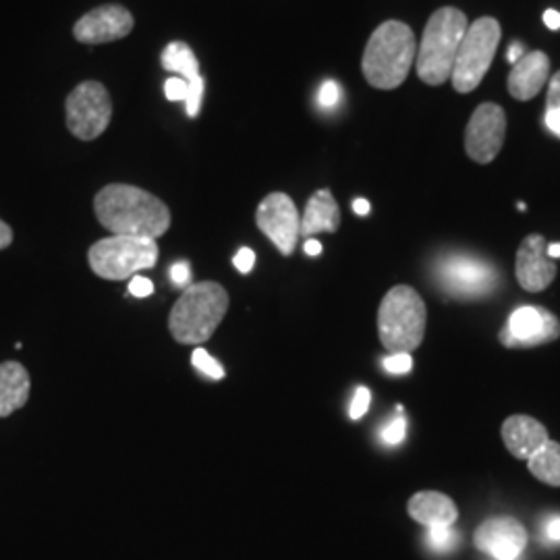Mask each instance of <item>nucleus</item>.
Here are the masks:
<instances>
[{"mask_svg":"<svg viewBox=\"0 0 560 560\" xmlns=\"http://www.w3.org/2000/svg\"><path fill=\"white\" fill-rule=\"evenodd\" d=\"M94 210L113 235L159 240L171 229L168 206L136 185H106L94 198Z\"/></svg>","mask_w":560,"mask_h":560,"instance_id":"nucleus-1","label":"nucleus"},{"mask_svg":"<svg viewBox=\"0 0 560 560\" xmlns=\"http://www.w3.org/2000/svg\"><path fill=\"white\" fill-rule=\"evenodd\" d=\"M418 57L413 30L402 21H384L370 36L361 71L365 81L376 90H397L407 80Z\"/></svg>","mask_w":560,"mask_h":560,"instance_id":"nucleus-2","label":"nucleus"},{"mask_svg":"<svg viewBox=\"0 0 560 560\" xmlns=\"http://www.w3.org/2000/svg\"><path fill=\"white\" fill-rule=\"evenodd\" d=\"M229 312V293L214 280L189 284L175 301L168 330L180 345H201L214 335Z\"/></svg>","mask_w":560,"mask_h":560,"instance_id":"nucleus-3","label":"nucleus"},{"mask_svg":"<svg viewBox=\"0 0 560 560\" xmlns=\"http://www.w3.org/2000/svg\"><path fill=\"white\" fill-rule=\"evenodd\" d=\"M467 27V15L455 7H442L432 13V18L425 23L416 57V69L423 83L442 85L451 81L460 40Z\"/></svg>","mask_w":560,"mask_h":560,"instance_id":"nucleus-4","label":"nucleus"},{"mask_svg":"<svg viewBox=\"0 0 560 560\" xmlns=\"http://www.w3.org/2000/svg\"><path fill=\"white\" fill-rule=\"evenodd\" d=\"M428 312L420 293L407 284L393 287L378 310V335L386 351L411 353L425 335Z\"/></svg>","mask_w":560,"mask_h":560,"instance_id":"nucleus-5","label":"nucleus"},{"mask_svg":"<svg viewBox=\"0 0 560 560\" xmlns=\"http://www.w3.org/2000/svg\"><path fill=\"white\" fill-rule=\"evenodd\" d=\"M159 243L148 237L113 235L94 243L88 252V261L94 275L106 280L133 279L141 270L159 264Z\"/></svg>","mask_w":560,"mask_h":560,"instance_id":"nucleus-6","label":"nucleus"},{"mask_svg":"<svg viewBox=\"0 0 560 560\" xmlns=\"http://www.w3.org/2000/svg\"><path fill=\"white\" fill-rule=\"evenodd\" d=\"M501 23L494 18H480L467 27L451 75L459 94L474 92L483 81L501 44Z\"/></svg>","mask_w":560,"mask_h":560,"instance_id":"nucleus-7","label":"nucleus"},{"mask_svg":"<svg viewBox=\"0 0 560 560\" xmlns=\"http://www.w3.org/2000/svg\"><path fill=\"white\" fill-rule=\"evenodd\" d=\"M67 129L81 141L98 140L113 119V101L101 81H81L65 102Z\"/></svg>","mask_w":560,"mask_h":560,"instance_id":"nucleus-8","label":"nucleus"},{"mask_svg":"<svg viewBox=\"0 0 560 560\" xmlns=\"http://www.w3.org/2000/svg\"><path fill=\"white\" fill-rule=\"evenodd\" d=\"M506 138L504 108L494 102L480 104L465 129V152L478 164H490L501 154Z\"/></svg>","mask_w":560,"mask_h":560,"instance_id":"nucleus-9","label":"nucleus"},{"mask_svg":"<svg viewBox=\"0 0 560 560\" xmlns=\"http://www.w3.org/2000/svg\"><path fill=\"white\" fill-rule=\"evenodd\" d=\"M559 337V318L546 307H538V305L517 307L509 316L506 326L499 335L502 345L509 349H532V347L548 345Z\"/></svg>","mask_w":560,"mask_h":560,"instance_id":"nucleus-10","label":"nucleus"},{"mask_svg":"<svg viewBox=\"0 0 560 560\" xmlns=\"http://www.w3.org/2000/svg\"><path fill=\"white\" fill-rule=\"evenodd\" d=\"M439 279L442 289L455 298H481L497 287V270L474 256L455 254L441 261Z\"/></svg>","mask_w":560,"mask_h":560,"instance_id":"nucleus-11","label":"nucleus"},{"mask_svg":"<svg viewBox=\"0 0 560 560\" xmlns=\"http://www.w3.org/2000/svg\"><path fill=\"white\" fill-rule=\"evenodd\" d=\"M256 224L275 243L282 256H291L300 240L301 217L295 201L287 194H268L256 210Z\"/></svg>","mask_w":560,"mask_h":560,"instance_id":"nucleus-12","label":"nucleus"},{"mask_svg":"<svg viewBox=\"0 0 560 560\" xmlns=\"http://www.w3.org/2000/svg\"><path fill=\"white\" fill-rule=\"evenodd\" d=\"M133 25V15L122 4H102L73 25V38L90 46L108 44L127 38Z\"/></svg>","mask_w":560,"mask_h":560,"instance_id":"nucleus-13","label":"nucleus"},{"mask_svg":"<svg viewBox=\"0 0 560 560\" xmlns=\"http://www.w3.org/2000/svg\"><path fill=\"white\" fill-rule=\"evenodd\" d=\"M474 541L492 559L517 560L527 546V532L513 517H492L481 523Z\"/></svg>","mask_w":560,"mask_h":560,"instance_id":"nucleus-14","label":"nucleus"},{"mask_svg":"<svg viewBox=\"0 0 560 560\" xmlns=\"http://www.w3.org/2000/svg\"><path fill=\"white\" fill-rule=\"evenodd\" d=\"M546 249L548 243L538 233L527 235L520 245L515 275L521 287L529 293L546 291L552 284V280L557 279V264L552 258H548Z\"/></svg>","mask_w":560,"mask_h":560,"instance_id":"nucleus-15","label":"nucleus"},{"mask_svg":"<svg viewBox=\"0 0 560 560\" xmlns=\"http://www.w3.org/2000/svg\"><path fill=\"white\" fill-rule=\"evenodd\" d=\"M550 78V59L541 50H529L513 65L506 88L515 101H534Z\"/></svg>","mask_w":560,"mask_h":560,"instance_id":"nucleus-16","label":"nucleus"},{"mask_svg":"<svg viewBox=\"0 0 560 560\" xmlns=\"http://www.w3.org/2000/svg\"><path fill=\"white\" fill-rule=\"evenodd\" d=\"M502 441L506 451L521 460H527L548 439L544 423L529 416H511L502 423Z\"/></svg>","mask_w":560,"mask_h":560,"instance_id":"nucleus-17","label":"nucleus"},{"mask_svg":"<svg viewBox=\"0 0 560 560\" xmlns=\"http://www.w3.org/2000/svg\"><path fill=\"white\" fill-rule=\"evenodd\" d=\"M340 226V208L330 189H318L305 206L301 217L300 235L312 237L318 233H337Z\"/></svg>","mask_w":560,"mask_h":560,"instance_id":"nucleus-18","label":"nucleus"},{"mask_svg":"<svg viewBox=\"0 0 560 560\" xmlns=\"http://www.w3.org/2000/svg\"><path fill=\"white\" fill-rule=\"evenodd\" d=\"M32 381L20 361L0 363V418H9L30 400Z\"/></svg>","mask_w":560,"mask_h":560,"instance_id":"nucleus-19","label":"nucleus"},{"mask_svg":"<svg viewBox=\"0 0 560 560\" xmlns=\"http://www.w3.org/2000/svg\"><path fill=\"white\" fill-rule=\"evenodd\" d=\"M407 511L411 520L418 521L425 527H442V525L446 527V525H453L459 517L455 502L441 492H420L411 497Z\"/></svg>","mask_w":560,"mask_h":560,"instance_id":"nucleus-20","label":"nucleus"},{"mask_svg":"<svg viewBox=\"0 0 560 560\" xmlns=\"http://www.w3.org/2000/svg\"><path fill=\"white\" fill-rule=\"evenodd\" d=\"M161 60L164 71L177 75L187 83L201 80L200 60L196 57V52L191 50V46L185 44V42H171L162 50Z\"/></svg>","mask_w":560,"mask_h":560,"instance_id":"nucleus-21","label":"nucleus"},{"mask_svg":"<svg viewBox=\"0 0 560 560\" xmlns=\"http://www.w3.org/2000/svg\"><path fill=\"white\" fill-rule=\"evenodd\" d=\"M529 471L538 480L548 483V486H560V444L559 442L548 441L541 444L540 448L527 459Z\"/></svg>","mask_w":560,"mask_h":560,"instance_id":"nucleus-22","label":"nucleus"},{"mask_svg":"<svg viewBox=\"0 0 560 560\" xmlns=\"http://www.w3.org/2000/svg\"><path fill=\"white\" fill-rule=\"evenodd\" d=\"M546 129L560 140V71L548 81V98H546V113H544Z\"/></svg>","mask_w":560,"mask_h":560,"instance_id":"nucleus-23","label":"nucleus"},{"mask_svg":"<svg viewBox=\"0 0 560 560\" xmlns=\"http://www.w3.org/2000/svg\"><path fill=\"white\" fill-rule=\"evenodd\" d=\"M425 544L432 552H453L459 546V534L453 529V525L428 527Z\"/></svg>","mask_w":560,"mask_h":560,"instance_id":"nucleus-24","label":"nucleus"},{"mask_svg":"<svg viewBox=\"0 0 560 560\" xmlns=\"http://www.w3.org/2000/svg\"><path fill=\"white\" fill-rule=\"evenodd\" d=\"M191 363L200 370L201 374H206L212 381H222L224 378V368L219 361L214 360L206 349L198 347L191 355Z\"/></svg>","mask_w":560,"mask_h":560,"instance_id":"nucleus-25","label":"nucleus"},{"mask_svg":"<svg viewBox=\"0 0 560 560\" xmlns=\"http://www.w3.org/2000/svg\"><path fill=\"white\" fill-rule=\"evenodd\" d=\"M187 98H185V108H187V117L196 119L200 115L201 101H203V92H206V81L203 78L198 81L187 83Z\"/></svg>","mask_w":560,"mask_h":560,"instance_id":"nucleus-26","label":"nucleus"},{"mask_svg":"<svg viewBox=\"0 0 560 560\" xmlns=\"http://www.w3.org/2000/svg\"><path fill=\"white\" fill-rule=\"evenodd\" d=\"M342 98V90H340L339 83L332 80H326L318 90V104L324 110H335L340 104Z\"/></svg>","mask_w":560,"mask_h":560,"instance_id":"nucleus-27","label":"nucleus"},{"mask_svg":"<svg viewBox=\"0 0 560 560\" xmlns=\"http://www.w3.org/2000/svg\"><path fill=\"white\" fill-rule=\"evenodd\" d=\"M405 434H407V420L402 416L388 421L381 432L382 441L386 444H393V446L405 441Z\"/></svg>","mask_w":560,"mask_h":560,"instance_id":"nucleus-28","label":"nucleus"},{"mask_svg":"<svg viewBox=\"0 0 560 560\" xmlns=\"http://www.w3.org/2000/svg\"><path fill=\"white\" fill-rule=\"evenodd\" d=\"M382 365L390 374H409L413 368V358H411V353H395V355L384 358Z\"/></svg>","mask_w":560,"mask_h":560,"instance_id":"nucleus-29","label":"nucleus"},{"mask_svg":"<svg viewBox=\"0 0 560 560\" xmlns=\"http://www.w3.org/2000/svg\"><path fill=\"white\" fill-rule=\"evenodd\" d=\"M370 400H372L370 390H368L365 386H360V388L355 390V397L351 400V409H349L351 420H361V418L368 413V409H370Z\"/></svg>","mask_w":560,"mask_h":560,"instance_id":"nucleus-30","label":"nucleus"},{"mask_svg":"<svg viewBox=\"0 0 560 560\" xmlns=\"http://www.w3.org/2000/svg\"><path fill=\"white\" fill-rule=\"evenodd\" d=\"M187 90H189L187 81L180 80L177 75H173L171 80H166V83H164V94L171 102H185Z\"/></svg>","mask_w":560,"mask_h":560,"instance_id":"nucleus-31","label":"nucleus"},{"mask_svg":"<svg viewBox=\"0 0 560 560\" xmlns=\"http://www.w3.org/2000/svg\"><path fill=\"white\" fill-rule=\"evenodd\" d=\"M129 293L133 298H148V295L154 293V284H152V280L136 275L131 282H129Z\"/></svg>","mask_w":560,"mask_h":560,"instance_id":"nucleus-32","label":"nucleus"},{"mask_svg":"<svg viewBox=\"0 0 560 560\" xmlns=\"http://www.w3.org/2000/svg\"><path fill=\"white\" fill-rule=\"evenodd\" d=\"M233 264H235V268L240 270L241 275H247V272H252V268L256 264V254L249 247H241L237 256L233 258Z\"/></svg>","mask_w":560,"mask_h":560,"instance_id":"nucleus-33","label":"nucleus"},{"mask_svg":"<svg viewBox=\"0 0 560 560\" xmlns=\"http://www.w3.org/2000/svg\"><path fill=\"white\" fill-rule=\"evenodd\" d=\"M171 279L175 282V287H189L191 282V268L187 261H177L171 268Z\"/></svg>","mask_w":560,"mask_h":560,"instance_id":"nucleus-34","label":"nucleus"},{"mask_svg":"<svg viewBox=\"0 0 560 560\" xmlns=\"http://www.w3.org/2000/svg\"><path fill=\"white\" fill-rule=\"evenodd\" d=\"M525 52H527V50H525V46H523L521 42H513L511 48H509V52H506V60H509L511 65H515V62H520V60L523 59Z\"/></svg>","mask_w":560,"mask_h":560,"instance_id":"nucleus-35","label":"nucleus"},{"mask_svg":"<svg viewBox=\"0 0 560 560\" xmlns=\"http://www.w3.org/2000/svg\"><path fill=\"white\" fill-rule=\"evenodd\" d=\"M544 23H546V27L548 30H552V32H559L560 30V13L559 11H555V9H548L546 13H544Z\"/></svg>","mask_w":560,"mask_h":560,"instance_id":"nucleus-36","label":"nucleus"},{"mask_svg":"<svg viewBox=\"0 0 560 560\" xmlns=\"http://www.w3.org/2000/svg\"><path fill=\"white\" fill-rule=\"evenodd\" d=\"M546 538L552 541H560V517H552L546 523Z\"/></svg>","mask_w":560,"mask_h":560,"instance_id":"nucleus-37","label":"nucleus"},{"mask_svg":"<svg viewBox=\"0 0 560 560\" xmlns=\"http://www.w3.org/2000/svg\"><path fill=\"white\" fill-rule=\"evenodd\" d=\"M13 243V229L7 222L0 221V249L9 247Z\"/></svg>","mask_w":560,"mask_h":560,"instance_id":"nucleus-38","label":"nucleus"},{"mask_svg":"<svg viewBox=\"0 0 560 560\" xmlns=\"http://www.w3.org/2000/svg\"><path fill=\"white\" fill-rule=\"evenodd\" d=\"M353 212L358 217H368L370 214V201L358 198V200L353 201Z\"/></svg>","mask_w":560,"mask_h":560,"instance_id":"nucleus-39","label":"nucleus"},{"mask_svg":"<svg viewBox=\"0 0 560 560\" xmlns=\"http://www.w3.org/2000/svg\"><path fill=\"white\" fill-rule=\"evenodd\" d=\"M303 249H305V254H307V256H320L322 243L316 240H307L305 241V247H303Z\"/></svg>","mask_w":560,"mask_h":560,"instance_id":"nucleus-40","label":"nucleus"},{"mask_svg":"<svg viewBox=\"0 0 560 560\" xmlns=\"http://www.w3.org/2000/svg\"><path fill=\"white\" fill-rule=\"evenodd\" d=\"M546 252H548V258H552V260L560 258V243H550Z\"/></svg>","mask_w":560,"mask_h":560,"instance_id":"nucleus-41","label":"nucleus"}]
</instances>
